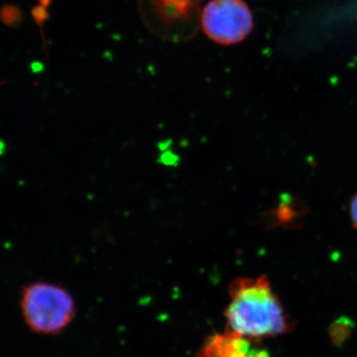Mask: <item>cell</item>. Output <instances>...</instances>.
I'll list each match as a JSON object with an SVG mask.
<instances>
[{"label":"cell","mask_w":357,"mask_h":357,"mask_svg":"<svg viewBox=\"0 0 357 357\" xmlns=\"http://www.w3.org/2000/svg\"><path fill=\"white\" fill-rule=\"evenodd\" d=\"M225 312L227 331L253 340L277 337L292 328L290 318L266 276L236 278L229 286Z\"/></svg>","instance_id":"6da1fadb"},{"label":"cell","mask_w":357,"mask_h":357,"mask_svg":"<svg viewBox=\"0 0 357 357\" xmlns=\"http://www.w3.org/2000/svg\"><path fill=\"white\" fill-rule=\"evenodd\" d=\"M25 323L34 333L57 335L69 326L76 307L68 291L47 282H35L23 289L20 300Z\"/></svg>","instance_id":"7a4b0ae2"},{"label":"cell","mask_w":357,"mask_h":357,"mask_svg":"<svg viewBox=\"0 0 357 357\" xmlns=\"http://www.w3.org/2000/svg\"><path fill=\"white\" fill-rule=\"evenodd\" d=\"M202 26L213 41L234 45L252 30V14L243 0H211L202 13Z\"/></svg>","instance_id":"3957f363"},{"label":"cell","mask_w":357,"mask_h":357,"mask_svg":"<svg viewBox=\"0 0 357 357\" xmlns=\"http://www.w3.org/2000/svg\"><path fill=\"white\" fill-rule=\"evenodd\" d=\"M351 319L340 318L331 326L330 337L331 340L335 345H342L347 342L351 333Z\"/></svg>","instance_id":"277c9868"},{"label":"cell","mask_w":357,"mask_h":357,"mask_svg":"<svg viewBox=\"0 0 357 357\" xmlns=\"http://www.w3.org/2000/svg\"><path fill=\"white\" fill-rule=\"evenodd\" d=\"M0 20L6 25L14 27V26L20 24L21 20H22V13L16 6H3L0 9Z\"/></svg>","instance_id":"5b68a950"},{"label":"cell","mask_w":357,"mask_h":357,"mask_svg":"<svg viewBox=\"0 0 357 357\" xmlns=\"http://www.w3.org/2000/svg\"><path fill=\"white\" fill-rule=\"evenodd\" d=\"M293 204H286L277 208L276 215H275V222L279 225H287L293 222L298 217H300L301 213L295 211Z\"/></svg>","instance_id":"8992f818"},{"label":"cell","mask_w":357,"mask_h":357,"mask_svg":"<svg viewBox=\"0 0 357 357\" xmlns=\"http://www.w3.org/2000/svg\"><path fill=\"white\" fill-rule=\"evenodd\" d=\"M349 211H351L352 225L357 229V194L351 199Z\"/></svg>","instance_id":"52a82bcc"},{"label":"cell","mask_w":357,"mask_h":357,"mask_svg":"<svg viewBox=\"0 0 357 357\" xmlns=\"http://www.w3.org/2000/svg\"><path fill=\"white\" fill-rule=\"evenodd\" d=\"M251 357H270L269 352L264 349H258L253 345L250 351Z\"/></svg>","instance_id":"ba28073f"},{"label":"cell","mask_w":357,"mask_h":357,"mask_svg":"<svg viewBox=\"0 0 357 357\" xmlns=\"http://www.w3.org/2000/svg\"><path fill=\"white\" fill-rule=\"evenodd\" d=\"M33 15H34L35 20L41 22L42 20L46 18V11L44 10L42 7H36V8L33 10Z\"/></svg>","instance_id":"9c48e42d"},{"label":"cell","mask_w":357,"mask_h":357,"mask_svg":"<svg viewBox=\"0 0 357 357\" xmlns=\"http://www.w3.org/2000/svg\"><path fill=\"white\" fill-rule=\"evenodd\" d=\"M41 2L45 4V6H47V4L49 3V0H41Z\"/></svg>","instance_id":"30bf717a"}]
</instances>
